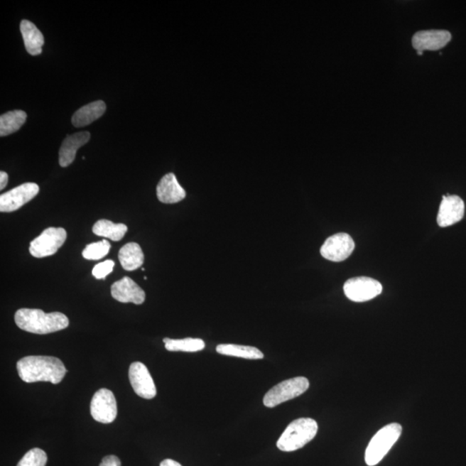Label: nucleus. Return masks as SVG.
Wrapping results in <instances>:
<instances>
[{
	"instance_id": "nucleus-5",
	"label": "nucleus",
	"mask_w": 466,
	"mask_h": 466,
	"mask_svg": "<svg viewBox=\"0 0 466 466\" xmlns=\"http://www.w3.org/2000/svg\"><path fill=\"white\" fill-rule=\"evenodd\" d=\"M309 381L306 377L298 376L282 381L273 387L264 397L267 408H274L285 401L296 399L308 391Z\"/></svg>"
},
{
	"instance_id": "nucleus-1",
	"label": "nucleus",
	"mask_w": 466,
	"mask_h": 466,
	"mask_svg": "<svg viewBox=\"0 0 466 466\" xmlns=\"http://www.w3.org/2000/svg\"><path fill=\"white\" fill-rule=\"evenodd\" d=\"M20 379L26 383L50 381L61 383L67 373L61 360L55 357L29 356L23 357L17 364Z\"/></svg>"
},
{
	"instance_id": "nucleus-18",
	"label": "nucleus",
	"mask_w": 466,
	"mask_h": 466,
	"mask_svg": "<svg viewBox=\"0 0 466 466\" xmlns=\"http://www.w3.org/2000/svg\"><path fill=\"white\" fill-rule=\"evenodd\" d=\"M106 110V103L102 100H97V102L86 104L75 112L72 118V124L77 128L88 126L102 116Z\"/></svg>"
},
{
	"instance_id": "nucleus-28",
	"label": "nucleus",
	"mask_w": 466,
	"mask_h": 466,
	"mask_svg": "<svg viewBox=\"0 0 466 466\" xmlns=\"http://www.w3.org/2000/svg\"><path fill=\"white\" fill-rule=\"evenodd\" d=\"M8 183V175L6 172H0V190H3L6 187Z\"/></svg>"
},
{
	"instance_id": "nucleus-4",
	"label": "nucleus",
	"mask_w": 466,
	"mask_h": 466,
	"mask_svg": "<svg viewBox=\"0 0 466 466\" xmlns=\"http://www.w3.org/2000/svg\"><path fill=\"white\" fill-rule=\"evenodd\" d=\"M403 428L399 423L385 426L372 438L365 452V462L369 466H374L384 459L385 455L399 439Z\"/></svg>"
},
{
	"instance_id": "nucleus-14",
	"label": "nucleus",
	"mask_w": 466,
	"mask_h": 466,
	"mask_svg": "<svg viewBox=\"0 0 466 466\" xmlns=\"http://www.w3.org/2000/svg\"><path fill=\"white\" fill-rule=\"evenodd\" d=\"M111 293L112 296L119 303H131L136 305L143 304L146 296L142 288L128 276H124L121 280L116 281L112 284Z\"/></svg>"
},
{
	"instance_id": "nucleus-2",
	"label": "nucleus",
	"mask_w": 466,
	"mask_h": 466,
	"mask_svg": "<svg viewBox=\"0 0 466 466\" xmlns=\"http://www.w3.org/2000/svg\"><path fill=\"white\" fill-rule=\"evenodd\" d=\"M15 323L22 330L48 335L63 330L70 325L67 317L62 313H44L41 309L21 308L16 312Z\"/></svg>"
},
{
	"instance_id": "nucleus-10",
	"label": "nucleus",
	"mask_w": 466,
	"mask_h": 466,
	"mask_svg": "<svg viewBox=\"0 0 466 466\" xmlns=\"http://www.w3.org/2000/svg\"><path fill=\"white\" fill-rule=\"evenodd\" d=\"M39 186L33 183L20 185L0 196V212H11L18 210L38 195Z\"/></svg>"
},
{
	"instance_id": "nucleus-21",
	"label": "nucleus",
	"mask_w": 466,
	"mask_h": 466,
	"mask_svg": "<svg viewBox=\"0 0 466 466\" xmlns=\"http://www.w3.org/2000/svg\"><path fill=\"white\" fill-rule=\"evenodd\" d=\"M217 352L220 354L242 357L246 359H262L264 353L259 349L246 345L234 344H221L216 347Z\"/></svg>"
},
{
	"instance_id": "nucleus-24",
	"label": "nucleus",
	"mask_w": 466,
	"mask_h": 466,
	"mask_svg": "<svg viewBox=\"0 0 466 466\" xmlns=\"http://www.w3.org/2000/svg\"><path fill=\"white\" fill-rule=\"evenodd\" d=\"M110 249V243L104 239L99 242L87 244L82 251V256L87 260L102 259L109 253Z\"/></svg>"
},
{
	"instance_id": "nucleus-13",
	"label": "nucleus",
	"mask_w": 466,
	"mask_h": 466,
	"mask_svg": "<svg viewBox=\"0 0 466 466\" xmlns=\"http://www.w3.org/2000/svg\"><path fill=\"white\" fill-rule=\"evenodd\" d=\"M465 215V203L457 195H445L438 212L437 222L440 227H448L460 222Z\"/></svg>"
},
{
	"instance_id": "nucleus-22",
	"label": "nucleus",
	"mask_w": 466,
	"mask_h": 466,
	"mask_svg": "<svg viewBox=\"0 0 466 466\" xmlns=\"http://www.w3.org/2000/svg\"><path fill=\"white\" fill-rule=\"evenodd\" d=\"M26 112L15 110L0 116V136H6L18 131L26 123Z\"/></svg>"
},
{
	"instance_id": "nucleus-6",
	"label": "nucleus",
	"mask_w": 466,
	"mask_h": 466,
	"mask_svg": "<svg viewBox=\"0 0 466 466\" xmlns=\"http://www.w3.org/2000/svg\"><path fill=\"white\" fill-rule=\"evenodd\" d=\"M67 239V232L62 227H49L31 243L30 252L35 258L55 255Z\"/></svg>"
},
{
	"instance_id": "nucleus-9",
	"label": "nucleus",
	"mask_w": 466,
	"mask_h": 466,
	"mask_svg": "<svg viewBox=\"0 0 466 466\" xmlns=\"http://www.w3.org/2000/svg\"><path fill=\"white\" fill-rule=\"evenodd\" d=\"M355 243L347 233L340 232L329 237L320 248V254L332 262H342L354 251Z\"/></svg>"
},
{
	"instance_id": "nucleus-19",
	"label": "nucleus",
	"mask_w": 466,
	"mask_h": 466,
	"mask_svg": "<svg viewBox=\"0 0 466 466\" xmlns=\"http://www.w3.org/2000/svg\"><path fill=\"white\" fill-rule=\"evenodd\" d=\"M119 259L124 270L134 271L142 266L144 256L139 244L128 243L120 249Z\"/></svg>"
},
{
	"instance_id": "nucleus-8",
	"label": "nucleus",
	"mask_w": 466,
	"mask_h": 466,
	"mask_svg": "<svg viewBox=\"0 0 466 466\" xmlns=\"http://www.w3.org/2000/svg\"><path fill=\"white\" fill-rule=\"evenodd\" d=\"M90 411L92 418L98 423H114L118 413L114 393L107 389H100L92 397Z\"/></svg>"
},
{
	"instance_id": "nucleus-7",
	"label": "nucleus",
	"mask_w": 466,
	"mask_h": 466,
	"mask_svg": "<svg viewBox=\"0 0 466 466\" xmlns=\"http://www.w3.org/2000/svg\"><path fill=\"white\" fill-rule=\"evenodd\" d=\"M383 291V286L371 277H354L347 281L344 285L345 295L355 303H364L375 298Z\"/></svg>"
},
{
	"instance_id": "nucleus-20",
	"label": "nucleus",
	"mask_w": 466,
	"mask_h": 466,
	"mask_svg": "<svg viewBox=\"0 0 466 466\" xmlns=\"http://www.w3.org/2000/svg\"><path fill=\"white\" fill-rule=\"evenodd\" d=\"M128 231L124 224H115L111 220H100L92 227L95 235L109 239L112 241L121 240Z\"/></svg>"
},
{
	"instance_id": "nucleus-16",
	"label": "nucleus",
	"mask_w": 466,
	"mask_h": 466,
	"mask_svg": "<svg viewBox=\"0 0 466 466\" xmlns=\"http://www.w3.org/2000/svg\"><path fill=\"white\" fill-rule=\"evenodd\" d=\"M90 134L88 131H80L73 135L67 136L62 144L59 151V163L63 168L70 166L75 159L76 152L79 148L90 141Z\"/></svg>"
},
{
	"instance_id": "nucleus-23",
	"label": "nucleus",
	"mask_w": 466,
	"mask_h": 466,
	"mask_svg": "<svg viewBox=\"0 0 466 466\" xmlns=\"http://www.w3.org/2000/svg\"><path fill=\"white\" fill-rule=\"evenodd\" d=\"M166 348L170 352H196L202 351L206 347V344L200 339H192L187 337L184 340H172L170 337L163 339Z\"/></svg>"
},
{
	"instance_id": "nucleus-11",
	"label": "nucleus",
	"mask_w": 466,
	"mask_h": 466,
	"mask_svg": "<svg viewBox=\"0 0 466 466\" xmlns=\"http://www.w3.org/2000/svg\"><path fill=\"white\" fill-rule=\"evenodd\" d=\"M129 379L136 395L147 400L154 399L156 396V388L153 379L143 364L135 362L131 364Z\"/></svg>"
},
{
	"instance_id": "nucleus-17",
	"label": "nucleus",
	"mask_w": 466,
	"mask_h": 466,
	"mask_svg": "<svg viewBox=\"0 0 466 466\" xmlns=\"http://www.w3.org/2000/svg\"><path fill=\"white\" fill-rule=\"evenodd\" d=\"M20 31H21L23 43L28 53L31 55H38L42 53V48L44 44V38L33 23L23 20L20 23Z\"/></svg>"
},
{
	"instance_id": "nucleus-15",
	"label": "nucleus",
	"mask_w": 466,
	"mask_h": 466,
	"mask_svg": "<svg viewBox=\"0 0 466 466\" xmlns=\"http://www.w3.org/2000/svg\"><path fill=\"white\" fill-rule=\"evenodd\" d=\"M156 195L161 202L175 204L185 199L186 192L179 184L176 176L173 173H170L161 179L156 187Z\"/></svg>"
},
{
	"instance_id": "nucleus-26",
	"label": "nucleus",
	"mask_w": 466,
	"mask_h": 466,
	"mask_svg": "<svg viewBox=\"0 0 466 466\" xmlns=\"http://www.w3.org/2000/svg\"><path fill=\"white\" fill-rule=\"evenodd\" d=\"M114 265L115 263L112 260L104 261V262L95 265V267L92 269V276L96 279L104 280L114 271Z\"/></svg>"
},
{
	"instance_id": "nucleus-27",
	"label": "nucleus",
	"mask_w": 466,
	"mask_h": 466,
	"mask_svg": "<svg viewBox=\"0 0 466 466\" xmlns=\"http://www.w3.org/2000/svg\"><path fill=\"white\" fill-rule=\"evenodd\" d=\"M99 466H121V462H120L118 457L109 455L103 457Z\"/></svg>"
},
{
	"instance_id": "nucleus-3",
	"label": "nucleus",
	"mask_w": 466,
	"mask_h": 466,
	"mask_svg": "<svg viewBox=\"0 0 466 466\" xmlns=\"http://www.w3.org/2000/svg\"><path fill=\"white\" fill-rule=\"evenodd\" d=\"M318 432V424L310 418H300L289 424L277 441L276 445L281 451L294 452L303 448Z\"/></svg>"
},
{
	"instance_id": "nucleus-25",
	"label": "nucleus",
	"mask_w": 466,
	"mask_h": 466,
	"mask_svg": "<svg viewBox=\"0 0 466 466\" xmlns=\"http://www.w3.org/2000/svg\"><path fill=\"white\" fill-rule=\"evenodd\" d=\"M47 454L40 448L30 450L17 466H45L47 464Z\"/></svg>"
},
{
	"instance_id": "nucleus-12",
	"label": "nucleus",
	"mask_w": 466,
	"mask_h": 466,
	"mask_svg": "<svg viewBox=\"0 0 466 466\" xmlns=\"http://www.w3.org/2000/svg\"><path fill=\"white\" fill-rule=\"evenodd\" d=\"M452 35L447 31L432 30L417 32L412 39L413 47L418 55H423L424 50L436 51L441 50L451 41Z\"/></svg>"
},
{
	"instance_id": "nucleus-29",
	"label": "nucleus",
	"mask_w": 466,
	"mask_h": 466,
	"mask_svg": "<svg viewBox=\"0 0 466 466\" xmlns=\"http://www.w3.org/2000/svg\"><path fill=\"white\" fill-rule=\"evenodd\" d=\"M160 466H182L178 462L172 460H166L161 463Z\"/></svg>"
}]
</instances>
